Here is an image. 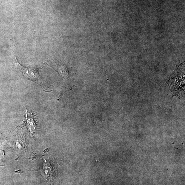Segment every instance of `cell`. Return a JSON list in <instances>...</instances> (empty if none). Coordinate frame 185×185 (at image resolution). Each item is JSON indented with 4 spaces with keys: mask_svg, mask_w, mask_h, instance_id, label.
I'll return each instance as SVG.
<instances>
[{
    "mask_svg": "<svg viewBox=\"0 0 185 185\" xmlns=\"http://www.w3.org/2000/svg\"><path fill=\"white\" fill-rule=\"evenodd\" d=\"M15 68L21 73L24 77L27 79L34 82L42 86V81L36 68L23 67L18 62L15 57Z\"/></svg>",
    "mask_w": 185,
    "mask_h": 185,
    "instance_id": "6da1fadb",
    "label": "cell"
}]
</instances>
